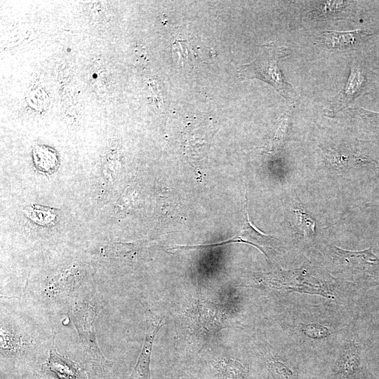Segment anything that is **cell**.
<instances>
[{
  "instance_id": "1",
  "label": "cell",
  "mask_w": 379,
  "mask_h": 379,
  "mask_svg": "<svg viewBox=\"0 0 379 379\" xmlns=\"http://www.w3.org/2000/svg\"><path fill=\"white\" fill-rule=\"evenodd\" d=\"M290 54L287 48L273 43L264 45L254 60L239 67V76L242 79H258L267 82L285 99L291 100L292 86L286 81L279 65L280 60Z\"/></svg>"
},
{
  "instance_id": "2",
  "label": "cell",
  "mask_w": 379,
  "mask_h": 379,
  "mask_svg": "<svg viewBox=\"0 0 379 379\" xmlns=\"http://www.w3.org/2000/svg\"><path fill=\"white\" fill-rule=\"evenodd\" d=\"M227 316L221 307L201 299L196 300L186 312L190 333L204 345L227 327Z\"/></svg>"
},
{
  "instance_id": "3",
  "label": "cell",
  "mask_w": 379,
  "mask_h": 379,
  "mask_svg": "<svg viewBox=\"0 0 379 379\" xmlns=\"http://www.w3.org/2000/svg\"><path fill=\"white\" fill-rule=\"evenodd\" d=\"M71 316L84 352L93 361L105 362V359L99 348L94 329L96 316L94 305L90 302L77 304L72 309Z\"/></svg>"
},
{
  "instance_id": "4",
  "label": "cell",
  "mask_w": 379,
  "mask_h": 379,
  "mask_svg": "<svg viewBox=\"0 0 379 379\" xmlns=\"http://www.w3.org/2000/svg\"><path fill=\"white\" fill-rule=\"evenodd\" d=\"M377 83L379 75L361 65H352L346 85L333 101L329 113H338L357 97L369 93Z\"/></svg>"
},
{
  "instance_id": "5",
  "label": "cell",
  "mask_w": 379,
  "mask_h": 379,
  "mask_svg": "<svg viewBox=\"0 0 379 379\" xmlns=\"http://www.w3.org/2000/svg\"><path fill=\"white\" fill-rule=\"evenodd\" d=\"M335 258L343 268L360 275L379 278V258L373 253L371 248L361 251H350L334 248Z\"/></svg>"
},
{
  "instance_id": "6",
  "label": "cell",
  "mask_w": 379,
  "mask_h": 379,
  "mask_svg": "<svg viewBox=\"0 0 379 379\" xmlns=\"http://www.w3.org/2000/svg\"><path fill=\"white\" fill-rule=\"evenodd\" d=\"M164 321L151 312L146 313V333L144 344L137 364L129 379H149V364L152 346L158 331Z\"/></svg>"
},
{
  "instance_id": "7",
  "label": "cell",
  "mask_w": 379,
  "mask_h": 379,
  "mask_svg": "<svg viewBox=\"0 0 379 379\" xmlns=\"http://www.w3.org/2000/svg\"><path fill=\"white\" fill-rule=\"evenodd\" d=\"M379 29L375 30L356 29L347 32L324 31L318 38L319 44L328 48L347 49L357 48L368 40L371 36L378 34Z\"/></svg>"
},
{
  "instance_id": "8",
  "label": "cell",
  "mask_w": 379,
  "mask_h": 379,
  "mask_svg": "<svg viewBox=\"0 0 379 379\" xmlns=\"http://www.w3.org/2000/svg\"><path fill=\"white\" fill-rule=\"evenodd\" d=\"M232 243H244L252 245L261 251L266 257L268 256L266 248L270 245V237L261 233L252 226L247 212V220L242 230L232 238L219 243L197 245H181L180 248L208 247L227 245Z\"/></svg>"
},
{
  "instance_id": "9",
  "label": "cell",
  "mask_w": 379,
  "mask_h": 379,
  "mask_svg": "<svg viewBox=\"0 0 379 379\" xmlns=\"http://www.w3.org/2000/svg\"><path fill=\"white\" fill-rule=\"evenodd\" d=\"M314 3L315 6L310 15L317 18H341L343 15H345L349 6L347 1H319Z\"/></svg>"
},
{
  "instance_id": "10",
  "label": "cell",
  "mask_w": 379,
  "mask_h": 379,
  "mask_svg": "<svg viewBox=\"0 0 379 379\" xmlns=\"http://www.w3.org/2000/svg\"><path fill=\"white\" fill-rule=\"evenodd\" d=\"M359 368V361L355 348H349L341 356L335 366V375L340 379H351Z\"/></svg>"
},
{
  "instance_id": "11",
  "label": "cell",
  "mask_w": 379,
  "mask_h": 379,
  "mask_svg": "<svg viewBox=\"0 0 379 379\" xmlns=\"http://www.w3.org/2000/svg\"><path fill=\"white\" fill-rule=\"evenodd\" d=\"M24 337L1 324V350L4 354H15L23 350L27 345Z\"/></svg>"
},
{
  "instance_id": "12",
  "label": "cell",
  "mask_w": 379,
  "mask_h": 379,
  "mask_svg": "<svg viewBox=\"0 0 379 379\" xmlns=\"http://www.w3.org/2000/svg\"><path fill=\"white\" fill-rule=\"evenodd\" d=\"M217 366L222 375L230 378H239L246 372L242 364L231 358H222L218 361Z\"/></svg>"
},
{
  "instance_id": "13",
  "label": "cell",
  "mask_w": 379,
  "mask_h": 379,
  "mask_svg": "<svg viewBox=\"0 0 379 379\" xmlns=\"http://www.w3.org/2000/svg\"><path fill=\"white\" fill-rule=\"evenodd\" d=\"M26 211L29 218L41 225L48 224L55 218L53 209L49 210V208L43 206H30L26 209Z\"/></svg>"
},
{
  "instance_id": "14",
  "label": "cell",
  "mask_w": 379,
  "mask_h": 379,
  "mask_svg": "<svg viewBox=\"0 0 379 379\" xmlns=\"http://www.w3.org/2000/svg\"><path fill=\"white\" fill-rule=\"evenodd\" d=\"M349 110L358 114L367 123L371 129L379 135V113L368 111L361 107L349 108Z\"/></svg>"
},
{
  "instance_id": "15",
  "label": "cell",
  "mask_w": 379,
  "mask_h": 379,
  "mask_svg": "<svg viewBox=\"0 0 379 379\" xmlns=\"http://www.w3.org/2000/svg\"><path fill=\"white\" fill-rule=\"evenodd\" d=\"M299 218L301 222V226L305 231L308 232L309 235H312L314 233V219L310 217L308 213H305L303 210H299Z\"/></svg>"
},
{
  "instance_id": "16",
  "label": "cell",
  "mask_w": 379,
  "mask_h": 379,
  "mask_svg": "<svg viewBox=\"0 0 379 379\" xmlns=\"http://www.w3.org/2000/svg\"><path fill=\"white\" fill-rule=\"evenodd\" d=\"M305 331L307 335H312V337H320L328 333V330L326 328L317 325L307 326Z\"/></svg>"
},
{
  "instance_id": "17",
  "label": "cell",
  "mask_w": 379,
  "mask_h": 379,
  "mask_svg": "<svg viewBox=\"0 0 379 379\" xmlns=\"http://www.w3.org/2000/svg\"><path fill=\"white\" fill-rule=\"evenodd\" d=\"M185 379H194V378H186Z\"/></svg>"
}]
</instances>
